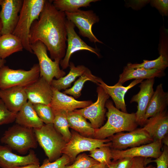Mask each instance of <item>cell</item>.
Segmentation results:
<instances>
[{
	"instance_id": "obj_1",
	"label": "cell",
	"mask_w": 168,
	"mask_h": 168,
	"mask_svg": "<svg viewBox=\"0 0 168 168\" xmlns=\"http://www.w3.org/2000/svg\"><path fill=\"white\" fill-rule=\"evenodd\" d=\"M65 12L57 10L52 0H46L38 19L32 23L29 35L30 45L40 41L46 47L50 58L60 61L65 55L67 34Z\"/></svg>"
},
{
	"instance_id": "obj_2",
	"label": "cell",
	"mask_w": 168,
	"mask_h": 168,
	"mask_svg": "<svg viewBox=\"0 0 168 168\" xmlns=\"http://www.w3.org/2000/svg\"><path fill=\"white\" fill-rule=\"evenodd\" d=\"M105 107L108 109L106 114L107 121L104 125L95 129L94 138L105 139L117 133L129 132L137 128L138 125L135 113L129 114L121 111L109 100L106 101Z\"/></svg>"
},
{
	"instance_id": "obj_3",
	"label": "cell",
	"mask_w": 168,
	"mask_h": 168,
	"mask_svg": "<svg viewBox=\"0 0 168 168\" xmlns=\"http://www.w3.org/2000/svg\"><path fill=\"white\" fill-rule=\"evenodd\" d=\"M45 0H24L20 11L19 20L12 34L21 42L24 49L33 52L29 42V35L34 21L38 19Z\"/></svg>"
},
{
	"instance_id": "obj_4",
	"label": "cell",
	"mask_w": 168,
	"mask_h": 168,
	"mask_svg": "<svg viewBox=\"0 0 168 168\" xmlns=\"http://www.w3.org/2000/svg\"><path fill=\"white\" fill-rule=\"evenodd\" d=\"M0 140L12 150L22 154L36 148L38 144L33 128L17 124L5 131Z\"/></svg>"
},
{
	"instance_id": "obj_5",
	"label": "cell",
	"mask_w": 168,
	"mask_h": 168,
	"mask_svg": "<svg viewBox=\"0 0 168 168\" xmlns=\"http://www.w3.org/2000/svg\"><path fill=\"white\" fill-rule=\"evenodd\" d=\"M33 129L38 143L48 160L53 162L59 158L67 142L53 124H44L40 128Z\"/></svg>"
},
{
	"instance_id": "obj_6",
	"label": "cell",
	"mask_w": 168,
	"mask_h": 168,
	"mask_svg": "<svg viewBox=\"0 0 168 168\" xmlns=\"http://www.w3.org/2000/svg\"><path fill=\"white\" fill-rule=\"evenodd\" d=\"M40 77L38 63L35 64L29 70L13 69L4 65L0 69V89L15 86L26 87Z\"/></svg>"
},
{
	"instance_id": "obj_7",
	"label": "cell",
	"mask_w": 168,
	"mask_h": 168,
	"mask_svg": "<svg viewBox=\"0 0 168 168\" xmlns=\"http://www.w3.org/2000/svg\"><path fill=\"white\" fill-rule=\"evenodd\" d=\"M30 45L38 60L40 77H43L51 85L54 77L58 79L65 76V72L59 67L60 61H53L49 57L47 49L43 43L38 41Z\"/></svg>"
},
{
	"instance_id": "obj_8",
	"label": "cell",
	"mask_w": 168,
	"mask_h": 168,
	"mask_svg": "<svg viewBox=\"0 0 168 168\" xmlns=\"http://www.w3.org/2000/svg\"><path fill=\"white\" fill-rule=\"evenodd\" d=\"M72 137L64 147L62 154L68 156L73 163L80 153L90 151L103 146L110 147L111 142L109 139H97L83 136L78 132L72 131Z\"/></svg>"
},
{
	"instance_id": "obj_9",
	"label": "cell",
	"mask_w": 168,
	"mask_h": 168,
	"mask_svg": "<svg viewBox=\"0 0 168 168\" xmlns=\"http://www.w3.org/2000/svg\"><path fill=\"white\" fill-rule=\"evenodd\" d=\"M66 18L72 22L79 30V34L87 38L92 42L102 44L97 39L92 31V26L99 21V16L91 10L78 9L72 12H65Z\"/></svg>"
},
{
	"instance_id": "obj_10",
	"label": "cell",
	"mask_w": 168,
	"mask_h": 168,
	"mask_svg": "<svg viewBox=\"0 0 168 168\" xmlns=\"http://www.w3.org/2000/svg\"><path fill=\"white\" fill-rule=\"evenodd\" d=\"M97 99L96 102L84 108L74 111L90 121L92 127L96 129L100 128L105 120L106 110L105 104L110 96L102 87L96 89Z\"/></svg>"
},
{
	"instance_id": "obj_11",
	"label": "cell",
	"mask_w": 168,
	"mask_h": 168,
	"mask_svg": "<svg viewBox=\"0 0 168 168\" xmlns=\"http://www.w3.org/2000/svg\"><path fill=\"white\" fill-rule=\"evenodd\" d=\"M108 138L112 149L122 150L148 144L153 142L148 133L142 128H136L128 133H116Z\"/></svg>"
},
{
	"instance_id": "obj_12",
	"label": "cell",
	"mask_w": 168,
	"mask_h": 168,
	"mask_svg": "<svg viewBox=\"0 0 168 168\" xmlns=\"http://www.w3.org/2000/svg\"><path fill=\"white\" fill-rule=\"evenodd\" d=\"M66 26L68 46L67 47L65 55L60 62L63 69H66L69 67L70 57L76 52L86 50L95 54L98 57H100L99 49L88 45L83 41L76 33L74 29L75 26L74 25L67 19Z\"/></svg>"
},
{
	"instance_id": "obj_13",
	"label": "cell",
	"mask_w": 168,
	"mask_h": 168,
	"mask_svg": "<svg viewBox=\"0 0 168 168\" xmlns=\"http://www.w3.org/2000/svg\"><path fill=\"white\" fill-rule=\"evenodd\" d=\"M162 141L157 140L127 149L119 150L112 148V159L116 161L125 158L137 157L156 159L162 153Z\"/></svg>"
},
{
	"instance_id": "obj_14",
	"label": "cell",
	"mask_w": 168,
	"mask_h": 168,
	"mask_svg": "<svg viewBox=\"0 0 168 168\" xmlns=\"http://www.w3.org/2000/svg\"><path fill=\"white\" fill-rule=\"evenodd\" d=\"M23 0H3L0 18L2 27L1 35L12 34L17 24Z\"/></svg>"
},
{
	"instance_id": "obj_15",
	"label": "cell",
	"mask_w": 168,
	"mask_h": 168,
	"mask_svg": "<svg viewBox=\"0 0 168 168\" xmlns=\"http://www.w3.org/2000/svg\"><path fill=\"white\" fill-rule=\"evenodd\" d=\"M155 78L146 79L140 83L139 92L132 98L130 103H138L137 110L135 113L137 122L138 125L145 124L144 117L147 108L153 94V88Z\"/></svg>"
},
{
	"instance_id": "obj_16",
	"label": "cell",
	"mask_w": 168,
	"mask_h": 168,
	"mask_svg": "<svg viewBox=\"0 0 168 168\" xmlns=\"http://www.w3.org/2000/svg\"><path fill=\"white\" fill-rule=\"evenodd\" d=\"M12 150L6 145H0L1 168H15L31 164H40L39 158L32 150L25 156L17 155Z\"/></svg>"
},
{
	"instance_id": "obj_17",
	"label": "cell",
	"mask_w": 168,
	"mask_h": 168,
	"mask_svg": "<svg viewBox=\"0 0 168 168\" xmlns=\"http://www.w3.org/2000/svg\"><path fill=\"white\" fill-rule=\"evenodd\" d=\"M28 101L32 104L49 105L53 95V88L43 77H40L34 82L25 87Z\"/></svg>"
},
{
	"instance_id": "obj_18",
	"label": "cell",
	"mask_w": 168,
	"mask_h": 168,
	"mask_svg": "<svg viewBox=\"0 0 168 168\" xmlns=\"http://www.w3.org/2000/svg\"><path fill=\"white\" fill-rule=\"evenodd\" d=\"M0 99L9 110L16 114L28 101L25 87L20 86L0 89Z\"/></svg>"
},
{
	"instance_id": "obj_19",
	"label": "cell",
	"mask_w": 168,
	"mask_h": 168,
	"mask_svg": "<svg viewBox=\"0 0 168 168\" xmlns=\"http://www.w3.org/2000/svg\"><path fill=\"white\" fill-rule=\"evenodd\" d=\"M142 128L154 141H162L168 131V115L166 110L148 119Z\"/></svg>"
},
{
	"instance_id": "obj_20",
	"label": "cell",
	"mask_w": 168,
	"mask_h": 168,
	"mask_svg": "<svg viewBox=\"0 0 168 168\" xmlns=\"http://www.w3.org/2000/svg\"><path fill=\"white\" fill-rule=\"evenodd\" d=\"M143 80L142 79H135L128 86H124L118 82L114 86H109L100 78L97 85L102 87L111 97L117 109L124 112L127 113L124 100L125 94L129 89Z\"/></svg>"
},
{
	"instance_id": "obj_21",
	"label": "cell",
	"mask_w": 168,
	"mask_h": 168,
	"mask_svg": "<svg viewBox=\"0 0 168 168\" xmlns=\"http://www.w3.org/2000/svg\"><path fill=\"white\" fill-rule=\"evenodd\" d=\"M53 95L49 105L53 110L73 111L78 108H83L93 103L91 100L78 101L53 88Z\"/></svg>"
},
{
	"instance_id": "obj_22",
	"label": "cell",
	"mask_w": 168,
	"mask_h": 168,
	"mask_svg": "<svg viewBox=\"0 0 168 168\" xmlns=\"http://www.w3.org/2000/svg\"><path fill=\"white\" fill-rule=\"evenodd\" d=\"M168 104V93L164 91L163 84L161 83L156 86L147 108L145 123L149 118L166 110Z\"/></svg>"
},
{
	"instance_id": "obj_23",
	"label": "cell",
	"mask_w": 168,
	"mask_h": 168,
	"mask_svg": "<svg viewBox=\"0 0 168 168\" xmlns=\"http://www.w3.org/2000/svg\"><path fill=\"white\" fill-rule=\"evenodd\" d=\"M16 124L33 129L39 128L44 124L35 112L33 104L28 101L16 113Z\"/></svg>"
},
{
	"instance_id": "obj_24",
	"label": "cell",
	"mask_w": 168,
	"mask_h": 168,
	"mask_svg": "<svg viewBox=\"0 0 168 168\" xmlns=\"http://www.w3.org/2000/svg\"><path fill=\"white\" fill-rule=\"evenodd\" d=\"M165 75L164 70L142 68H132L126 66L124 67L123 72L119 75L118 83L123 85L125 82L132 79H147L161 77Z\"/></svg>"
},
{
	"instance_id": "obj_25",
	"label": "cell",
	"mask_w": 168,
	"mask_h": 168,
	"mask_svg": "<svg viewBox=\"0 0 168 168\" xmlns=\"http://www.w3.org/2000/svg\"><path fill=\"white\" fill-rule=\"evenodd\" d=\"M66 114L69 128L83 136L94 138L95 129L86 118L74 111H66Z\"/></svg>"
},
{
	"instance_id": "obj_26",
	"label": "cell",
	"mask_w": 168,
	"mask_h": 168,
	"mask_svg": "<svg viewBox=\"0 0 168 168\" xmlns=\"http://www.w3.org/2000/svg\"><path fill=\"white\" fill-rule=\"evenodd\" d=\"M23 49L20 40L12 34L0 36V58L2 59H5L14 53L22 51Z\"/></svg>"
},
{
	"instance_id": "obj_27",
	"label": "cell",
	"mask_w": 168,
	"mask_h": 168,
	"mask_svg": "<svg viewBox=\"0 0 168 168\" xmlns=\"http://www.w3.org/2000/svg\"><path fill=\"white\" fill-rule=\"evenodd\" d=\"M69 66L70 70L66 76L52 80L51 84L52 88L60 91L62 90L67 89L71 86V84L77 78L81 76L87 68L83 65L76 67L72 62H70Z\"/></svg>"
},
{
	"instance_id": "obj_28",
	"label": "cell",
	"mask_w": 168,
	"mask_h": 168,
	"mask_svg": "<svg viewBox=\"0 0 168 168\" xmlns=\"http://www.w3.org/2000/svg\"><path fill=\"white\" fill-rule=\"evenodd\" d=\"M100 78L93 75L91 71L87 68L84 72L74 82L72 87L65 90L63 93L69 94L77 98L81 95V91L85 83L87 81H91L97 84Z\"/></svg>"
},
{
	"instance_id": "obj_29",
	"label": "cell",
	"mask_w": 168,
	"mask_h": 168,
	"mask_svg": "<svg viewBox=\"0 0 168 168\" xmlns=\"http://www.w3.org/2000/svg\"><path fill=\"white\" fill-rule=\"evenodd\" d=\"M160 56L156 59L152 60H143L141 63H128L126 66L132 68H142L147 69H157L164 70L168 66V53L159 52Z\"/></svg>"
},
{
	"instance_id": "obj_30",
	"label": "cell",
	"mask_w": 168,
	"mask_h": 168,
	"mask_svg": "<svg viewBox=\"0 0 168 168\" xmlns=\"http://www.w3.org/2000/svg\"><path fill=\"white\" fill-rule=\"evenodd\" d=\"M54 7L58 10L65 12H72L80 7L90 6V3L98 0H54L52 1Z\"/></svg>"
},
{
	"instance_id": "obj_31",
	"label": "cell",
	"mask_w": 168,
	"mask_h": 168,
	"mask_svg": "<svg viewBox=\"0 0 168 168\" xmlns=\"http://www.w3.org/2000/svg\"><path fill=\"white\" fill-rule=\"evenodd\" d=\"M54 117L53 126L56 130L63 136L67 143L71 138L72 133L66 114V111L63 110H53Z\"/></svg>"
},
{
	"instance_id": "obj_32",
	"label": "cell",
	"mask_w": 168,
	"mask_h": 168,
	"mask_svg": "<svg viewBox=\"0 0 168 168\" xmlns=\"http://www.w3.org/2000/svg\"><path fill=\"white\" fill-rule=\"evenodd\" d=\"M88 156L100 163L105 165L108 167L112 162V154L110 147L103 146L96 148L90 151Z\"/></svg>"
},
{
	"instance_id": "obj_33",
	"label": "cell",
	"mask_w": 168,
	"mask_h": 168,
	"mask_svg": "<svg viewBox=\"0 0 168 168\" xmlns=\"http://www.w3.org/2000/svg\"><path fill=\"white\" fill-rule=\"evenodd\" d=\"M33 107L37 115L45 124H53L54 114L49 105L41 104H33Z\"/></svg>"
},
{
	"instance_id": "obj_34",
	"label": "cell",
	"mask_w": 168,
	"mask_h": 168,
	"mask_svg": "<svg viewBox=\"0 0 168 168\" xmlns=\"http://www.w3.org/2000/svg\"><path fill=\"white\" fill-rule=\"evenodd\" d=\"M100 163L85 153L78 155L73 163L65 168H91Z\"/></svg>"
},
{
	"instance_id": "obj_35",
	"label": "cell",
	"mask_w": 168,
	"mask_h": 168,
	"mask_svg": "<svg viewBox=\"0 0 168 168\" xmlns=\"http://www.w3.org/2000/svg\"><path fill=\"white\" fill-rule=\"evenodd\" d=\"M70 163V160L67 155L63 154L61 157L53 162H50L48 159H45L39 168H65Z\"/></svg>"
},
{
	"instance_id": "obj_36",
	"label": "cell",
	"mask_w": 168,
	"mask_h": 168,
	"mask_svg": "<svg viewBox=\"0 0 168 168\" xmlns=\"http://www.w3.org/2000/svg\"><path fill=\"white\" fill-rule=\"evenodd\" d=\"M16 114L9 110L0 99V126L14 121Z\"/></svg>"
},
{
	"instance_id": "obj_37",
	"label": "cell",
	"mask_w": 168,
	"mask_h": 168,
	"mask_svg": "<svg viewBox=\"0 0 168 168\" xmlns=\"http://www.w3.org/2000/svg\"><path fill=\"white\" fill-rule=\"evenodd\" d=\"M154 160H152L151 162H155L157 166L156 168H168V148L165 146L160 156Z\"/></svg>"
},
{
	"instance_id": "obj_38",
	"label": "cell",
	"mask_w": 168,
	"mask_h": 168,
	"mask_svg": "<svg viewBox=\"0 0 168 168\" xmlns=\"http://www.w3.org/2000/svg\"><path fill=\"white\" fill-rule=\"evenodd\" d=\"M150 158L141 157L133 158L131 168H156L152 165L147 166V164L151 162Z\"/></svg>"
},
{
	"instance_id": "obj_39",
	"label": "cell",
	"mask_w": 168,
	"mask_h": 168,
	"mask_svg": "<svg viewBox=\"0 0 168 168\" xmlns=\"http://www.w3.org/2000/svg\"><path fill=\"white\" fill-rule=\"evenodd\" d=\"M150 2L151 6L156 8L163 16H168V0H152Z\"/></svg>"
},
{
	"instance_id": "obj_40",
	"label": "cell",
	"mask_w": 168,
	"mask_h": 168,
	"mask_svg": "<svg viewBox=\"0 0 168 168\" xmlns=\"http://www.w3.org/2000/svg\"><path fill=\"white\" fill-rule=\"evenodd\" d=\"M133 158H125L118 160L115 168H131Z\"/></svg>"
},
{
	"instance_id": "obj_41",
	"label": "cell",
	"mask_w": 168,
	"mask_h": 168,
	"mask_svg": "<svg viewBox=\"0 0 168 168\" xmlns=\"http://www.w3.org/2000/svg\"><path fill=\"white\" fill-rule=\"evenodd\" d=\"M149 0H132L130 1V3L128 4L129 7H131L134 9H140L145 5L148 3Z\"/></svg>"
},
{
	"instance_id": "obj_42",
	"label": "cell",
	"mask_w": 168,
	"mask_h": 168,
	"mask_svg": "<svg viewBox=\"0 0 168 168\" xmlns=\"http://www.w3.org/2000/svg\"><path fill=\"white\" fill-rule=\"evenodd\" d=\"M40 166V164H33L19 166L15 168H39Z\"/></svg>"
},
{
	"instance_id": "obj_43",
	"label": "cell",
	"mask_w": 168,
	"mask_h": 168,
	"mask_svg": "<svg viewBox=\"0 0 168 168\" xmlns=\"http://www.w3.org/2000/svg\"><path fill=\"white\" fill-rule=\"evenodd\" d=\"M108 167L105 165L99 163L91 168H108Z\"/></svg>"
},
{
	"instance_id": "obj_44",
	"label": "cell",
	"mask_w": 168,
	"mask_h": 168,
	"mask_svg": "<svg viewBox=\"0 0 168 168\" xmlns=\"http://www.w3.org/2000/svg\"><path fill=\"white\" fill-rule=\"evenodd\" d=\"M162 142L165 144V146L167 147L168 146V138L167 135L165 136L162 139Z\"/></svg>"
},
{
	"instance_id": "obj_45",
	"label": "cell",
	"mask_w": 168,
	"mask_h": 168,
	"mask_svg": "<svg viewBox=\"0 0 168 168\" xmlns=\"http://www.w3.org/2000/svg\"><path fill=\"white\" fill-rule=\"evenodd\" d=\"M118 160L116 161H112L111 163L110 166L108 168H115L117 164Z\"/></svg>"
},
{
	"instance_id": "obj_46",
	"label": "cell",
	"mask_w": 168,
	"mask_h": 168,
	"mask_svg": "<svg viewBox=\"0 0 168 168\" xmlns=\"http://www.w3.org/2000/svg\"><path fill=\"white\" fill-rule=\"evenodd\" d=\"M6 62V60L5 59H2L0 58V69L2 66L4 65Z\"/></svg>"
},
{
	"instance_id": "obj_47",
	"label": "cell",
	"mask_w": 168,
	"mask_h": 168,
	"mask_svg": "<svg viewBox=\"0 0 168 168\" xmlns=\"http://www.w3.org/2000/svg\"><path fill=\"white\" fill-rule=\"evenodd\" d=\"M2 27V25L1 20L0 18V36L1 35V32Z\"/></svg>"
},
{
	"instance_id": "obj_48",
	"label": "cell",
	"mask_w": 168,
	"mask_h": 168,
	"mask_svg": "<svg viewBox=\"0 0 168 168\" xmlns=\"http://www.w3.org/2000/svg\"><path fill=\"white\" fill-rule=\"evenodd\" d=\"M2 1H3V0H0V6H1L2 4Z\"/></svg>"
}]
</instances>
